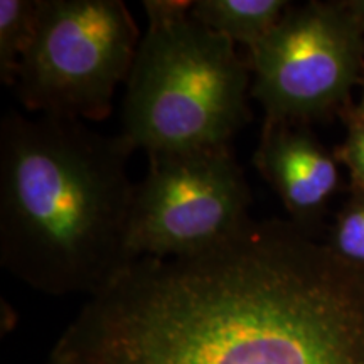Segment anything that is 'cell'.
Here are the masks:
<instances>
[{
    "label": "cell",
    "mask_w": 364,
    "mask_h": 364,
    "mask_svg": "<svg viewBox=\"0 0 364 364\" xmlns=\"http://www.w3.org/2000/svg\"><path fill=\"white\" fill-rule=\"evenodd\" d=\"M51 364H364V272L295 223L139 258L91 295Z\"/></svg>",
    "instance_id": "cell-1"
},
{
    "label": "cell",
    "mask_w": 364,
    "mask_h": 364,
    "mask_svg": "<svg viewBox=\"0 0 364 364\" xmlns=\"http://www.w3.org/2000/svg\"><path fill=\"white\" fill-rule=\"evenodd\" d=\"M120 135L73 118L0 122V263L39 292L98 294L135 260V184Z\"/></svg>",
    "instance_id": "cell-2"
},
{
    "label": "cell",
    "mask_w": 364,
    "mask_h": 364,
    "mask_svg": "<svg viewBox=\"0 0 364 364\" xmlns=\"http://www.w3.org/2000/svg\"><path fill=\"white\" fill-rule=\"evenodd\" d=\"M147 31L127 78L122 142L149 157L230 147L248 118V66L235 43L191 16L193 2L145 0Z\"/></svg>",
    "instance_id": "cell-3"
},
{
    "label": "cell",
    "mask_w": 364,
    "mask_h": 364,
    "mask_svg": "<svg viewBox=\"0 0 364 364\" xmlns=\"http://www.w3.org/2000/svg\"><path fill=\"white\" fill-rule=\"evenodd\" d=\"M139 44V27L122 0H39L17 97L41 115L102 122Z\"/></svg>",
    "instance_id": "cell-4"
},
{
    "label": "cell",
    "mask_w": 364,
    "mask_h": 364,
    "mask_svg": "<svg viewBox=\"0 0 364 364\" xmlns=\"http://www.w3.org/2000/svg\"><path fill=\"white\" fill-rule=\"evenodd\" d=\"M135 186L129 252L139 258L193 257L252 221V194L230 147L149 157Z\"/></svg>",
    "instance_id": "cell-5"
},
{
    "label": "cell",
    "mask_w": 364,
    "mask_h": 364,
    "mask_svg": "<svg viewBox=\"0 0 364 364\" xmlns=\"http://www.w3.org/2000/svg\"><path fill=\"white\" fill-rule=\"evenodd\" d=\"M250 51L265 120L297 124L348 98L363 70L364 24L348 2L289 7Z\"/></svg>",
    "instance_id": "cell-6"
},
{
    "label": "cell",
    "mask_w": 364,
    "mask_h": 364,
    "mask_svg": "<svg viewBox=\"0 0 364 364\" xmlns=\"http://www.w3.org/2000/svg\"><path fill=\"white\" fill-rule=\"evenodd\" d=\"M299 228L321 215L338 189V164L321 144L294 124L265 120L253 157Z\"/></svg>",
    "instance_id": "cell-7"
},
{
    "label": "cell",
    "mask_w": 364,
    "mask_h": 364,
    "mask_svg": "<svg viewBox=\"0 0 364 364\" xmlns=\"http://www.w3.org/2000/svg\"><path fill=\"white\" fill-rule=\"evenodd\" d=\"M290 4L284 0H198L191 16L208 29L250 49L279 24Z\"/></svg>",
    "instance_id": "cell-8"
},
{
    "label": "cell",
    "mask_w": 364,
    "mask_h": 364,
    "mask_svg": "<svg viewBox=\"0 0 364 364\" xmlns=\"http://www.w3.org/2000/svg\"><path fill=\"white\" fill-rule=\"evenodd\" d=\"M39 0L0 2V80L16 86L22 58L34 38Z\"/></svg>",
    "instance_id": "cell-9"
},
{
    "label": "cell",
    "mask_w": 364,
    "mask_h": 364,
    "mask_svg": "<svg viewBox=\"0 0 364 364\" xmlns=\"http://www.w3.org/2000/svg\"><path fill=\"white\" fill-rule=\"evenodd\" d=\"M331 252L346 265L364 272V191L356 189L332 230Z\"/></svg>",
    "instance_id": "cell-10"
},
{
    "label": "cell",
    "mask_w": 364,
    "mask_h": 364,
    "mask_svg": "<svg viewBox=\"0 0 364 364\" xmlns=\"http://www.w3.org/2000/svg\"><path fill=\"white\" fill-rule=\"evenodd\" d=\"M353 115L341 157L351 171L356 189L364 191V115L358 112H354Z\"/></svg>",
    "instance_id": "cell-11"
},
{
    "label": "cell",
    "mask_w": 364,
    "mask_h": 364,
    "mask_svg": "<svg viewBox=\"0 0 364 364\" xmlns=\"http://www.w3.org/2000/svg\"><path fill=\"white\" fill-rule=\"evenodd\" d=\"M348 6L354 12V16L364 24V2H348Z\"/></svg>",
    "instance_id": "cell-12"
},
{
    "label": "cell",
    "mask_w": 364,
    "mask_h": 364,
    "mask_svg": "<svg viewBox=\"0 0 364 364\" xmlns=\"http://www.w3.org/2000/svg\"><path fill=\"white\" fill-rule=\"evenodd\" d=\"M364 75V73H363ZM358 113H361V115H364V80H363V97H361V105L358 107Z\"/></svg>",
    "instance_id": "cell-13"
},
{
    "label": "cell",
    "mask_w": 364,
    "mask_h": 364,
    "mask_svg": "<svg viewBox=\"0 0 364 364\" xmlns=\"http://www.w3.org/2000/svg\"><path fill=\"white\" fill-rule=\"evenodd\" d=\"M48 364H51V363H48Z\"/></svg>",
    "instance_id": "cell-14"
}]
</instances>
